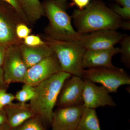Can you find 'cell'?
I'll return each instance as SVG.
<instances>
[{
    "label": "cell",
    "instance_id": "6da1fadb",
    "mask_svg": "<svg viewBox=\"0 0 130 130\" xmlns=\"http://www.w3.org/2000/svg\"><path fill=\"white\" fill-rule=\"evenodd\" d=\"M76 31L80 35L102 30H117L123 21L101 0H92L82 10L75 9L71 16Z\"/></svg>",
    "mask_w": 130,
    "mask_h": 130
},
{
    "label": "cell",
    "instance_id": "7a4b0ae2",
    "mask_svg": "<svg viewBox=\"0 0 130 130\" xmlns=\"http://www.w3.org/2000/svg\"><path fill=\"white\" fill-rule=\"evenodd\" d=\"M45 16L49 23L46 36L55 40L77 42L80 34L74 29L72 19L67 13L68 0H44L42 3Z\"/></svg>",
    "mask_w": 130,
    "mask_h": 130
},
{
    "label": "cell",
    "instance_id": "3957f363",
    "mask_svg": "<svg viewBox=\"0 0 130 130\" xmlns=\"http://www.w3.org/2000/svg\"><path fill=\"white\" fill-rule=\"evenodd\" d=\"M72 75L60 71L35 87L30 105L36 116L43 123L51 125L54 108L63 84Z\"/></svg>",
    "mask_w": 130,
    "mask_h": 130
},
{
    "label": "cell",
    "instance_id": "277c9868",
    "mask_svg": "<svg viewBox=\"0 0 130 130\" xmlns=\"http://www.w3.org/2000/svg\"><path fill=\"white\" fill-rule=\"evenodd\" d=\"M44 41L53 51L61 71L81 77L84 70L83 58L86 50L78 42L56 40L46 36Z\"/></svg>",
    "mask_w": 130,
    "mask_h": 130
},
{
    "label": "cell",
    "instance_id": "5b68a950",
    "mask_svg": "<svg viewBox=\"0 0 130 130\" xmlns=\"http://www.w3.org/2000/svg\"><path fill=\"white\" fill-rule=\"evenodd\" d=\"M81 78L95 83L101 84L109 93H117L121 86L130 84L129 74L122 68H99L84 69Z\"/></svg>",
    "mask_w": 130,
    "mask_h": 130
},
{
    "label": "cell",
    "instance_id": "8992f818",
    "mask_svg": "<svg viewBox=\"0 0 130 130\" xmlns=\"http://www.w3.org/2000/svg\"><path fill=\"white\" fill-rule=\"evenodd\" d=\"M21 23H25L15 10L0 0V45L7 47L23 41L16 33L17 25Z\"/></svg>",
    "mask_w": 130,
    "mask_h": 130
},
{
    "label": "cell",
    "instance_id": "52a82bcc",
    "mask_svg": "<svg viewBox=\"0 0 130 130\" xmlns=\"http://www.w3.org/2000/svg\"><path fill=\"white\" fill-rule=\"evenodd\" d=\"M21 42L7 47L2 68L5 81L8 85L14 83H23L28 68L21 56L20 48Z\"/></svg>",
    "mask_w": 130,
    "mask_h": 130
},
{
    "label": "cell",
    "instance_id": "ba28073f",
    "mask_svg": "<svg viewBox=\"0 0 130 130\" xmlns=\"http://www.w3.org/2000/svg\"><path fill=\"white\" fill-rule=\"evenodd\" d=\"M126 35L114 30H102L80 35L78 42L86 50L108 49L115 46Z\"/></svg>",
    "mask_w": 130,
    "mask_h": 130
},
{
    "label": "cell",
    "instance_id": "9c48e42d",
    "mask_svg": "<svg viewBox=\"0 0 130 130\" xmlns=\"http://www.w3.org/2000/svg\"><path fill=\"white\" fill-rule=\"evenodd\" d=\"M60 71H61L60 64L54 53L28 68L23 84L36 87Z\"/></svg>",
    "mask_w": 130,
    "mask_h": 130
},
{
    "label": "cell",
    "instance_id": "30bf717a",
    "mask_svg": "<svg viewBox=\"0 0 130 130\" xmlns=\"http://www.w3.org/2000/svg\"><path fill=\"white\" fill-rule=\"evenodd\" d=\"M85 108L83 104L57 108L54 110L52 130H77Z\"/></svg>",
    "mask_w": 130,
    "mask_h": 130
},
{
    "label": "cell",
    "instance_id": "8fae6325",
    "mask_svg": "<svg viewBox=\"0 0 130 130\" xmlns=\"http://www.w3.org/2000/svg\"><path fill=\"white\" fill-rule=\"evenodd\" d=\"M84 80L83 94V105L85 108L95 109L100 107H114L116 103L104 86H100L87 79Z\"/></svg>",
    "mask_w": 130,
    "mask_h": 130
},
{
    "label": "cell",
    "instance_id": "7c38bea8",
    "mask_svg": "<svg viewBox=\"0 0 130 130\" xmlns=\"http://www.w3.org/2000/svg\"><path fill=\"white\" fill-rule=\"evenodd\" d=\"M84 80L72 76L63 84L56 102L58 107L83 104V94Z\"/></svg>",
    "mask_w": 130,
    "mask_h": 130
},
{
    "label": "cell",
    "instance_id": "4fadbf2b",
    "mask_svg": "<svg viewBox=\"0 0 130 130\" xmlns=\"http://www.w3.org/2000/svg\"><path fill=\"white\" fill-rule=\"evenodd\" d=\"M120 51V48L115 47L108 49L86 50L83 58V68H116L112 63V58Z\"/></svg>",
    "mask_w": 130,
    "mask_h": 130
},
{
    "label": "cell",
    "instance_id": "5bb4252c",
    "mask_svg": "<svg viewBox=\"0 0 130 130\" xmlns=\"http://www.w3.org/2000/svg\"><path fill=\"white\" fill-rule=\"evenodd\" d=\"M3 109L7 118L8 124L11 129L36 116L30 105L26 103L12 102L6 106Z\"/></svg>",
    "mask_w": 130,
    "mask_h": 130
},
{
    "label": "cell",
    "instance_id": "9a60e30c",
    "mask_svg": "<svg viewBox=\"0 0 130 130\" xmlns=\"http://www.w3.org/2000/svg\"><path fill=\"white\" fill-rule=\"evenodd\" d=\"M20 48L22 58L28 68L54 54L53 50L46 43L40 46H30L24 44L23 42L20 44Z\"/></svg>",
    "mask_w": 130,
    "mask_h": 130
},
{
    "label": "cell",
    "instance_id": "2e32d148",
    "mask_svg": "<svg viewBox=\"0 0 130 130\" xmlns=\"http://www.w3.org/2000/svg\"><path fill=\"white\" fill-rule=\"evenodd\" d=\"M20 6L30 26L45 16L42 3L40 0H18Z\"/></svg>",
    "mask_w": 130,
    "mask_h": 130
},
{
    "label": "cell",
    "instance_id": "e0dca14e",
    "mask_svg": "<svg viewBox=\"0 0 130 130\" xmlns=\"http://www.w3.org/2000/svg\"><path fill=\"white\" fill-rule=\"evenodd\" d=\"M77 130H102L95 109L85 108Z\"/></svg>",
    "mask_w": 130,
    "mask_h": 130
},
{
    "label": "cell",
    "instance_id": "ac0fdd59",
    "mask_svg": "<svg viewBox=\"0 0 130 130\" xmlns=\"http://www.w3.org/2000/svg\"><path fill=\"white\" fill-rule=\"evenodd\" d=\"M35 87L24 84L22 88L18 91L14 95L15 100L19 102L26 103L31 101L35 96Z\"/></svg>",
    "mask_w": 130,
    "mask_h": 130
},
{
    "label": "cell",
    "instance_id": "d6986e66",
    "mask_svg": "<svg viewBox=\"0 0 130 130\" xmlns=\"http://www.w3.org/2000/svg\"><path fill=\"white\" fill-rule=\"evenodd\" d=\"M11 130H47L41 120L36 116Z\"/></svg>",
    "mask_w": 130,
    "mask_h": 130
},
{
    "label": "cell",
    "instance_id": "ffe728a7",
    "mask_svg": "<svg viewBox=\"0 0 130 130\" xmlns=\"http://www.w3.org/2000/svg\"><path fill=\"white\" fill-rule=\"evenodd\" d=\"M119 53L121 55V61L126 67H130V36L126 35L120 42Z\"/></svg>",
    "mask_w": 130,
    "mask_h": 130
},
{
    "label": "cell",
    "instance_id": "44dd1931",
    "mask_svg": "<svg viewBox=\"0 0 130 130\" xmlns=\"http://www.w3.org/2000/svg\"><path fill=\"white\" fill-rule=\"evenodd\" d=\"M14 100V95L7 93L5 89H0V110H2L6 106L10 105Z\"/></svg>",
    "mask_w": 130,
    "mask_h": 130
},
{
    "label": "cell",
    "instance_id": "7402d4cb",
    "mask_svg": "<svg viewBox=\"0 0 130 130\" xmlns=\"http://www.w3.org/2000/svg\"><path fill=\"white\" fill-rule=\"evenodd\" d=\"M11 7L17 12L22 20L27 25L30 26L20 6L18 0H1Z\"/></svg>",
    "mask_w": 130,
    "mask_h": 130
},
{
    "label": "cell",
    "instance_id": "603a6c76",
    "mask_svg": "<svg viewBox=\"0 0 130 130\" xmlns=\"http://www.w3.org/2000/svg\"><path fill=\"white\" fill-rule=\"evenodd\" d=\"M32 30L28 27V25L24 23H21L17 25L16 29V33L17 37L22 40L30 35Z\"/></svg>",
    "mask_w": 130,
    "mask_h": 130
},
{
    "label": "cell",
    "instance_id": "cb8c5ba5",
    "mask_svg": "<svg viewBox=\"0 0 130 130\" xmlns=\"http://www.w3.org/2000/svg\"><path fill=\"white\" fill-rule=\"evenodd\" d=\"M24 44L30 46H36L45 44L46 42L42 40L41 38L38 35H29L23 40Z\"/></svg>",
    "mask_w": 130,
    "mask_h": 130
},
{
    "label": "cell",
    "instance_id": "d4e9b609",
    "mask_svg": "<svg viewBox=\"0 0 130 130\" xmlns=\"http://www.w3.org/2000/svg\"><path fill=\"white\" fill-rule=\"evenodd\" d=\"M116 14H118L121 19L130 20V7L115 5L112 8Z\"/></svg>",
    "mask_w": 130,
    "mask_h": 130
},
{
    "label": "cell",
    "instance_id": "484cf974",
    "mask_svg": "<svg viewBox=\"0 0 130 130\" xmlns=\"http://www.w3.org/2000/svg\"><path fill=\"white\" fill-rule=\"evenodd\" d=\"M91 2V0H72L69 3L70 7L75 6L79 10H82L87 7Z\"/></svg>",
    "mask_w": 130,
    "mask_h": 130
},
{
    "label": "cell",
    "instance_id": "4316f807",
    "mask_svg": "<svg viewBox=\"0 0 130 130\" xmlns=\"http://www.w3.org/2000/svg\"><path fill=\"white\" fill-rule=\"evenodd\" d=\"M6 47L0 45V67H2L6 54Z\"/></svg>",
    "mask_w": 130,
    "mask_h": 130
},
{
    "label": "cell",
    "instance_id": "83f0119b",
    "mask_svg": "<svg viewBox=\"0 0 130 130\" xmlns=\"http://www.w3.org/2000/svg\"><path fill=\"white\" fill-rule=\"evenodd\" d=\"M8 85L5 81L4 71L3 68L0 67V89H5V86H7Z\"/></svg>",
    "mask_w": 130,
    "mask_h": 130
},
{
    "label": "cell",
    "instance_id": "f1b7e54d",
    "mask_svg": "<svg viewBox=\"0 0 130 130\" xmlns=\"http://www.w3.org/2000/svg\"><path fill=\"white\" fill-rule=\"evenodd\" d=\"M8 124L7 118L4 109L0 110V126Z\"/></svg>",
    "mask_w": 130,
    "mask_h": 130
},
{
    "label": "cell",
    "instance_id": "f546056e",
    "mask_svg": "<svg viewBox=\"0 0 130 130\" xmlns=\"http://www.w3.org/2000/svg\"><path fill=\"white\" fill-rule=\"evenodd\" d=\"M119 3L121 6L130 7V0H112Z\"/></svg>",
    "mask_w": 130,
    "mask_h": 130
},
{
    "label": "cell",
    "instance_id": "4dcf8cb0",
    "mask_svg": "<svg viewBox=\"0 0 130 130\" xmlns=\"http://www.w3.org/2000/svg\"><path fill=\"white\" fill-rule=\"evenodd\" d=\"M121 28L123 29L129 30L130 29V20L123 21V25H122Z\"/></svg>",
    "mask_w": 130,
    "mask_h": 130
},
{
    "label": "cell",
    "instance_id": "1f68e13d",
    "mask_svg": "<svg viewBox=\"0 0 130 130\" xmlns=\"http://www.w3.org/2000/svg\"><path fill=\"white\" fill-rule=\"evenodd\" d=\"M0 130H11V129L8 125V124H6L1 126H0Z\"/></svg>",
    "mask_w": 130,
    "mask_h": 130
}]
</instances>
